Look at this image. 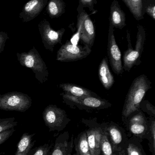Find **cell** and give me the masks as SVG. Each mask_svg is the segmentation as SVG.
I'll list each match as a JSON object with an SVG mask.
<instances>
[{
    "label": "cell",
    "instance_id": "1",
    "mask_svg": "<svg viewBox=\"0 0 155 155\" xmlns=\"http://www.w3.org/2000/svg\"><path fill=\"white\" fill-rule=\"evenodd\" d=\"M151 82L145 74H142L133 81L128 91L122 112L123 120L125 122L132 114L138 111L146 92L151 87Z\"/></svg>",
    "mask_w": 155,
    "mask_h": 155
},
{
    "label": "cell",
    "instance_id": "2",
    "mask_svg": "<svg viewBox=\"0 0 155 155\" xmlns=\"http://www.w3.org/2000/svg\"><path fill=\"white\" fill-rule=\"evenodd\" d=\"M16 56L22 66L32 71L39 83L43 84L48 80L49 72L47 66L35 47H33L28 52H17Z\"/></svg>",
    "mask_w": 155,
    "mask_h": 155
},
{
    "label": "cell",
    "instance_id": "3",
    "mask_svg": "<svg viewBox=\"0 0 155 155\" xmlns=\"http://www.w3.org/2000/svg\"><path fill=\"white\" fill-rule=\"evenodd\" d=\"M138 31L136 36L135 50L133 49L131 44L130 34L127 33V39L128 43V49L124 54L123 69L125 71H129L134 65L140 64L141 55L143 51L144 45L146 40V31L143 26L141 25L137 26Z\"/></svg>",
    "mask_w": 155,
    "mask_h": 155
},
{
    "label": "cell",
    "instance_id": "4",
    "mask_svg": "<svg viewBox=\"0 0 155 155\" xmlns=\"http://www.w3.org/2000/svg\"><path fill=\"white\" fill-rule=\"evenodd\" d=\"M32 104L31 97L22 92L15 91L0 94V110L25 112Z\"/></svg>",
    "mask_w": 155,
    "mask_h": 155
},
{
    "label": "cell",
    "instance_id": "5",
    "mask_svg": "<svg viewBox=\"0 0 155 155\" xmlns=\"http://www.w3.org/2000/svg\"><path fill=\"white\" fill-rule=\"evenodd\" d=\"M64 102L71 107H76L80 110H94L105 109L112 106L108 101L98 96L78 97L62 93Z\"/></svg>",
    "mask_w": 155,
    "mask_h": 155
},
{
    "label": "cell",
    "instance_id": "6",
    "mask_svg": "<svg viewBox=\"0 0 155 155\" xmlns=\"http://www.w3.org/2000/svg\"><path fill=\"white\" fill-rule=\"evenodd\" d=\"M42 117L49 132H61L71 121L66 111L56 105L47 106L43 112Z\"/></svg>",
    "mask_w": 155,
    "mask_h": 155
},
{
    "label": "cell",
    "instance_id": "7",
    "mask_svg": "<svg viewBox=\"0 0 155 155\" xmlns=\"http://www.w3.org/2000/svg\"><path fill=\"white\" fill-rule=\"evenodd\" d=\"M77 11V27L80 30V39L84 45L91 49L95 39L94 25L91 17L83 8L78 5Z\"/></svg>",
    "mask_w": 155,
    "mask_h": 155
},
{
    "label": "cell",
    "instance_id": "8",
    "mask_svg": "<svg viewBox=\"0 0 155 155\" xmlns=\"http://www.w3.org/2000/svg\"><path fill=\"white\" fill-rule=\"evenodd\" d=\"M91 52V48L88 46L75 45L67 41L57 51L56 60L64 62L76 61L85 58Z\"/></svg>",
    "mask_w": 155,
    "mask_h": 155
},
{
    "label": "cell",
    "instance_id": "9",
    "mask_svg": "<svg viewBox=\"0 0 155 155\" xmlns=\"http://www.w3.org/2000/svg\"><path fill=\"white\" fill-rule=\"evenodd\" d=\"M104 127L112 146L113 154L125 150L128 138L124 129L113 122L104 123Z\"/></svg>",
    "mask_w": 155,
    "mask_h": 155
},
{
    "label": "cell",
    "instance_id": "10",
    "mask_svg": "<svg viewBox=\"0 0 155 155\" xmlns=\"http://www.w3.org/2000/svg\"><path fill=\"white\" fill-rule=\"evenodd\" d=\"M82 122L86 125L87 129L86 130L87 141L91 155H101L100 143L104 131V123L99 124L96 119L85 120Z\"/></svg>",
    "mask_w": 155,
    "mask_h": 155
},
{
    "label": "cell",
    "instance_id": "11",
    "mask_svg": "<svg viewBox=\"0 0 155 155\" xmlns=\"http://www.w3.org/2000/svg\"><path fill=\"white\" fill-rule=\"evenodd\" d=\"M38 27L42 42L46 50L53 52L56 45L62 44V39L65 32L64 28L55 31L51 27L49 21L45 19L39 23Z\"/></svg>",
    "mask_w": 155,
    "mask_h": 155
},
{
    "label": "cell",
    "instance_id": "12",
    "mask_svg": "<svg viewBox=\"0 0 155 155\" xmlns=\"http://www.w3.org/2000/svg\"><path fill=\"white\" fill-rule=\"evenodd\" d=\"M129 134L140 142L146 139L149 123L144 115L140 112L132 114L125 122Z\"/></svg>",
    "mask_w": 155,
    "mask_h": 155
},
{
    "label": "cell",
    "instance_id": "13",
    "mask_svg": "<svg viewBox=\"0 0 155 155\" xmlns=\"http://www.w3.org/2000/svg\"><path fill=\"white\" fill-rule=\"evenodd\" d=\"M114 28L109 25L107 43V54L110 64L114 72L120 75L123 71L122 54L116 41Z\"/></svg>",
    "mask_w": 155,
    "mask_h": 155
},
{
    "label": "cell",
    "instance_id": "14",
    "mask_svg": "<svg viewBox=\"0 0 155 155\" xmlns=\"http://www.w3.org/2000/svg\"><path fill=\"white\" fill-rule=\"evenodd\" d=\"M73 148L74 136L66 131L56 137L51 155H72Z\"/></svg>",
    "mask_w": 155,
    "mask_h": 155
},
{
    "label": "cell",
    "instance_id": "15",
    "mask_svg": "<svg viewBox=\"0 0 155 155\" xmlns=\"http://www.w3.org/2000/svg\"><path fill=\"white\" fill-rule=\"evenodd\" d=\"M48 0H30L25 4L19 17L24 22H27L37 17L43 10Z\"/></svg>",
    "mask_w": 155,
    "mask_h": 155
},
{
    "label": "cell",
    "instance_id": "16",
    "mask_svg": "<svg viewBox=\"0 0 155 155\" xmlns=\"http://www.w3.org/2000/svg\"><path fill=\"white\" fill-rule=\"evenodd\" d=\"M110 25L122 30L126 25V15L117 0H113L110 7Z\"/></svg>",
    "mask_w": 155,
    "mask_h": 155
},
{
    "label": "cell",
    "instance_id": "17",
    "mask_svg": "<svg viewBox=\"0 0 155 155\" xmlns=\"http://www.w3.org/2000/svg\"><path fill=\"white\" fill-rule=\"evenodd\" d=\"M98 76L100 81L105 89L109 90L113 86L114 83V79L109 69L106 57L103 59L99 65Z\"/></svg>",
    "mask_w": 155,
    "mask_h": 155
},
{
    "label": "cell",
    "instance_id": "18",
    "mask_svg": "<svg viewBox=\"0 0 155 155\" xmlns=\"http://www.w3.org/2000/svg\"><path fill=\"white\" fill-rule=\"evenodd\" d=\"M59 87L62 89L63 93L70 95L78 97L98 96L94 92L75 84L63 83L59 85Z\"/></svg>",
    "mask_w": 155,
    "mask_h": 155
},
{
    "label": "cell",
    "instance_id": "19",
    "mask_svg": "<svg viewBox=\"0 0 155 155\" xmlns=\"http://www.w3.org/2000/svg\"><path fill=\"white\" fill-rule=\"evenodd\" d=\"M35 134L25 133L21 137L17 145V149L14 155H29L35 144L34 140Z\"/></svg>",
    "mask_w": 155,
    "mask_h": 155
},
{
    "label": "cell",
    "instance_id": "20",
    "mask_svg": "<svg viewBox=\"0 0 155 155\" xmlns=\"http://www.w3.org/2000/svg\"><path fill=\"white\" fill-rule=\"evenodd\" d=\"M63 0H50L47 3L46 12L51 18H58L65 12Z\"/></svg>",
    "mask_w": 155,
    "mask_h": 155
},
{
    "label": "cell",
    "instance_id": "21",
    "mask_svg": "<svg viewBox=\"0 0 155 155\" xmlns=\"http://www.w3.org/2000/svg\"><path fill=\"white\" fill-rule=\"evenodd\" d=\"M74 148L77 155H86L90 153L85 131L80 133L74 139Z\"/></svg>",
    "mask_w": 155,
    "mask_h": 155
},
{
    "label": "cell",
    "instance_id": "22",
    "mask_svg": "<svg viewBox=\"0 0 155 155\" xmlns=\"http://www.w3.org/2000/svg\"><path fill=\"white\" fill-rule=\"evenodd\" d=\"M134 17L137 21L144 19L143 12V0H123Z\"/></svg>",
    "mask_w": 155,
    "mask_h": 155
},
{
    "label": "cell",
    "instance_id": "23",
    "mask_svg": "<svg viewBox=\"0 0 155 155\" xmlns=\"http://www.w3.org/2000/svg\"><path fill=\"white\" fill-rule=\"evenodd\" d=\"M125 151L126 155H147L141 142L133 137L128 138Z\"/></svg>",
    "mask_w": 155,
    "mask_h": 155
},
{
    "label": "cell",
    "instance_id": "24",
    "mask_svg": "<svg viewBox=\"0 0 155 155\" xmlns=\"http://www.w3.org/2000/svg\"><path fill=\"white\" fill-rule=\"evenodd\" d=\"M149 127L146 139L148 141L149 151L152 155H155V117L149 118Z\"/></svg>",
    "mask_w": 155,
    "mask_h": 155
},
{
    "label": "cell",
    "instance_id": "25",
    "mask_svg": "<svg viewBox=\"0 0 155 155\" xmlns=\"http://www.w3.org/2000/svg\"><path fill=\"white\" fill-rule=\"evenodd\" d=\"M100 150L102 155H113L112 146L105 131L104 127L100 143Z\"/></svg>",
    "mask_w": 155,
    "mask_h": 155
},
{
    "label": "cell",
    "instance_id": "26",
    "mask_svg": "<svg viewBox=\"0 0 155 155\" xmlns=\"http://www.w3.org/2000/svg\"><path fill=\"white\" fill-rule=\"evenodd\" d=\"M143 12L155 21V0H143Z\"/></svg>",
    "mask_w": 155,
    "mask_h": 155
},
{
    "label": "cell",
    "instance_id": "27",
    "mask_svg": "<svg viewBox=\"0 0 155 155\" xmlns=\"http://www.w3.org/2000/svg\"><path fill=\"white\" fill-rule=\"evenodd\" d=\"M52 147V144H44L33 148L29 155H51Z\"/></svg>",
    "mask_w": 155,
    "mask_h": 155
},
{
    "label": "cell",
    "instance_id": "28",
    "mask_svg": "<svg viewBox=\"0 0 155 155\" xmlns=\"http://www.w3.org/2000/svg\"><path fill=\"white\" fill-rule=\"evenodd\" d=\"M18 125L14 117L0 118V133L8 129L14 128Z\"/></svg>",
    "mask_w": 155,
    "mask_h": 155
},
{
    "label": "cell",
    "instance_id": "29",
    "mask_svg": "<svg viewBox=\"0 0 155 155\" xmlns=\"http://www.w3.org/2000/svg\"><path fill=\"white\" fill-rule=\"evenodd\" d=\"M78 1L79 5L83 8H88L93 13L96 12L95 9V5L97 4V0H78Z\"/></svg>",
    "mask_w": 155,
    "mask_h": 155
},
{
    "label": "cell",
    "instance_id": "30",
    "mask_svg": "<svg viewBox=\"0 0 155 155\" xmlns=\"http://www.w3.org/2000/svg\"><path fill=\"white\" fill-rule=\"evenodd\" d=\"M15 131L14 128L8 129L0 133V145L7 141Z\"/></svg>",
    "mask_w": 155,
    "mask_h": 155
},
{
    "label": "cell",
    "instance_id": "31",
    "mask_svg": "<svg viewBox=\"0 0 155 155\" xmlns=\"http://www.w3.org/2000/svg\"><path fill=\"white\" fill-rule=\"evenodd\" d=\"M8 34L5 32H0V54L2 53L4 50L5 43L9 39Z\"/></svg>",
    "mask_w": 155,
    "mask_h": 155
},
{
    "label": "cell",
    "instance_id": "32",
    "mask_svg": "<svg viewBox=\"0 0 155 155\" xmlns=\"http://www.w3.org/2000/svg\"><path fill=\"white\" fill-rule=\"evenodd\" d=\"M146 108L143 109V111H145L152 117H155V109L154 107L148 102L146 104Z\"/></svg>",
    "mask_w": 155,
    "mask_h": 155
},
{
    "label": "cell",
    "instance_id": "33",
    "mask_svg": "<svg viewBox=\"0 0 155 155\" xmlns=\"http://www.w3.org/2000/svg\"><path fill=\"white\" fill-rule=\"evenodd\" d=\"M113 155H126V154L125 151L123 150L121 152H119L118 153H116L114 154Z\"/></svg>",
    "mask_w": 155,
    "mask_h": 155
},
{
    "label": "cell",
    "instance_id": "34",
    "mask_svg": "<svg viewBox=\"0 0 155 155\" xmlns=\"http://www.w3.org/2000/svg\"><path fill=\"white\" fill-rule=\"evenodd\" d=\"M91 155V153H88V154H87V155Z\"/></svg>",
    "mask_w": 155,
    "mask_h": 155
},
{
    "label": "cell",
    "instance_id": "35",
    "mask_svg": "<svg viewBox=\"0 0 155 155\" xmlns=\"http://www.w3.org/2000/svg\"><path fill=\"white\" fill-rule=\"evenodd\" d=\"M73 155H77V154L76 153H75Z\"/></svg>",
    "mask_w": 155,
    "mask_h": 155
},
{
    "label": "cell",
    "instance_id": "36",
    "mask_svg": "<svg viewBox=\"0 0 155 155\" xmlns=\"http://www.w3.org/2000/svg\"><path fill=\"white\" fill-rule=\"evenodd\" d=\"M101 155H102V154H101Z\"/></svg>",
    "mask_w": 155,
    "mask_h": 155
}]
</instances>
